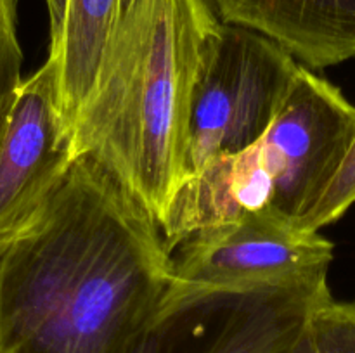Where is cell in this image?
I'll use <instances>...</instances> for the list:
<instances>
[{
	"mask_svg": "<svg viewBox=\"0 0 355 353\" xmlns=\"http://www.w3.org/2000/svg\"><path fill=\"white\" fill-rule=\"evenodd\" d=\"M170 277L159 225L80 156L37 220L0 253V353H134Z\"/></svg>",
	"mask_w": 355,
	"mask_h": 353,
	"instance_id": "obj_1",
	"label": "cell"
},
{
	"mask_svg": "<svg viewBox=\"0 0 355 353\" xmlns=\"http://www.w3.org/2000/svg\"><path fill=\"white\" fill-rule=\"evenodd\" d=\"M222 24L211 0H130L69 130L71 158L103 166L159 227L193 176L194 93Z\"/></svg>",
	"mask_w": 355,
	"mask_h": 353,
	"instance_id": "obj_2",
	"label": "cell"
},
{
	"mask_svg": "<svg viewBox=\"0 0 355 353\" xmlns=\"http://www.w3.org/2000/svg\"><path fill=\"white\" fill-rule=\"evenodd\" d=\"M177 249L158 317L217 294L328 291L335 258V246L324 235L270 213L205 228Z\"/></svg>",
	"mask_w": 355,
	"mask_h": 353,
	"instance_id": "obj_3",
	"label": "cell"
},
{
	"mask_svg": "<svg viewBox=\"0 0 355 353\" xmlns=\"http://www.w3.org/2000/svg\"><path fill=\"white\" fill-rule=\"evenodd\" d=\"M300 62L257 31L222 24L191 114L193 175L211 158L255 145L272 125Z\"/></svg>",
	"mask_w": 355,
	"mask_h": 353,
	"instance_id": "obj_4",
	"label": "cell"
},
{
	"mask_svg": "<svg viewBox=\"0 0 355 353\" xmlns=\"http://www.w3.org/2000/svg\"><path fill=\"white\" fill-rule=\"evenodd\" d=\"M354 142V104L300 64L279 113L257 142L272 179V213L297 227L324 196Z\"/></svg>",
	"mask_w": 355,
	"mask_h": 353,
	"instance_id": "obj_5",
	"label": "cell"
},
{
	"mask_svg": "<svg viewBox=\"0 0 355 353\" xmlns=\"http://www.w3.org/2000/svg\"><path fill=\"white\" fill-rule=\"evenodd\" d=\"M71 158L61 111V59L49 51L17 85L0 127V253L44 211Z\"/></svg>",
	"mask_w": 355,
	"mask_h": 353,
	"instance_id": "obj_6",
	"label": "cell"
},
{
	"mask_svg": "<svg viewBox=\"0 0 355 353\" xmlns=\"http://www.w3.org/2000/svg\"><path fill=\"white\" fill-rule=\"evenodd\" d=\"M331 291L217 294L158 317L134 353H286Z\"/></svg>",
	"mask_w": 355,
	"mask_h": 353,
	"instance_id": "obj_7",
	"label": "cell"
},
{
	"mask_svg": "<svg viewBox=\"0 0 355 353\" xmlns=\"http://www.w3.org/2000/svg\"><path fill=\"white\" fill-rule=\"evenodd\" d=\"M211 3L222 23L263 35L312 71L355 57V0H211Z\"/></svg>",
	"mask_w": 355,
	"mask_h": 353,
	"instance_id": "obj_8",
	"label": "cell"
},
{
	"mask_svg": "<svg viewBox=\"0 0 355 353\" xmlns=\"http://www.w3.org/2000/svg\"><path fill=\"white\" fill-rule=\"evenodd\" d=\"M127 0H66L61 33L49 51L61 59V111L66 134L85 104Z\"/></svg>",
	"mask_w": 355,
	"mask_h": 353,
	"instance_id": "obj_9",
	"label": "cell"
},
{
	"mask_svg": "<svg viewBox=\"0 0 355 353\" xmlns=\"http://www.w3.org/2000/svg\"><path fill=\"white\" fill-rule=\"evenodd\" d=\"M311 353H355V301L329 298L309 320Z\"/></svg>",
	"mask_w": 355,
	"mask_h": 353,
	"instance_id": "obj_10",
	"label": "cell"
},
{
	"mask_svg": "<svg viewBox=\"0 0 355 353\" xmlns=\"http://www.w3.org/2000/svg\"><path fill=\"white\" fill-rule=\"evenodd\" d=\"M23 59L17 35V0H0V127L23 80Z\"/></svg>",
	"mask_w": 355,
	"mask_h": 353,
	"instance_id": "obj_11",
	"label": "cell"
},
{
	"mask_svg": "<svg viewBox=\"0 0 355 353\" xmlns=\"http://www.w3.org/2000/svg\"><path fill=\"white\" fill-rule=\"evenodd\" d=\"M355 203V142L347 154L342 168L336 173L328 190L311 213L297 225L302 230L319 232L326 225L335 224Z\"/></svg>",
	"mask_w": 355,
	"mask_h": 353,
	"instance_id": "obj_12",
	"label": "cell"
},
{
	"mask_svg": "<svg viewBox=\"0 0 355 353\" xmlns=\"http://www.w3.org/2000/svg\"><path fill=\"white\" fill-rule=\"evenodd\" d=\"M49 10V45H54L58 42L59 33H61L62 17H64L66 0H45Z\"/></svg>",
	"mask_w": 355,
	"mask_h": 353,
	"instance_id": "obj_13",
	"label": "cell"
},
{
	"mask_svg": "<svg viewBox=\"0 0 355 353\" xmlns=\"http://www.w3.org/2000/svg\"><path fill=\"white\" fill-rule=\"evenodd\" d=\"M309 320H311V318H309ZM286 353H311V334H309V324H307V329L304 331V334L300 336V339H298V341L291 346L290 352Z\"/></svg>",
	"mask_w": 355,
	"mask_h": 353,
	"instance_id": "obj_14",
	"label": "cell"
},
{
	"mask_svg": "<svg viewBox=\"0 0 355 353\" xmlns=\"http://www.w3.org/2000/svg\"><path fill=\"white\" fill-rule=\"evenodd\" d=\"M128 2H130V0H127V3H128Z\"/></svg>",
	"mask_w": 355,
	"mask_h": 353,
	"instance_id": "obj_15",
	"label": "cell"
}]
</instances>
